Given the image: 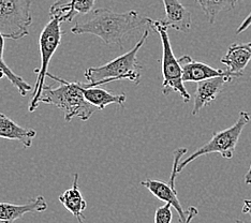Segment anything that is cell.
Returning a JSON list of instances; mask_svg holds the SVG:
<instances>
[{
    "label": "cell",
    "instance_id": "9c48e42d",
    "mask_svg": "<svg viewBox=\"0 0 251 223\" xmlns=\"http://www.w3.org/2000/svg\"><path fill=\"white\" fill-rule=\"evenodd\" d=\"M141 185L145 187L158 199L171 204V206L177 211L181 223H185L187 221V211L182 209V206L177 197V191H176L174 181H169L168 184H165V182H162L158 179L147 178L141 181Z\"/></svg>",
    "mask_w": 251,
    "mask_h": 223
},
{
    "label": "cell",
    "instance_id": "44dd1931",
    "mask_svg": "<svg viewBox=\"0 0 251 223\" xmlns=\"http://www.w3.org/2000/svg\"><path fill=\"white\" fill-rule=\"evenodd\" d=\"M250 26H251V12H250V14L246 17V20H245V21L242 23L241 26L238 27V29L236 30V34H239V33H242L243 31L247 30Z\"/></svg>",
    "mask_w": 251,
    "mask_h": 223
},
{
    "label": "cell",
    "instance_id": "ba28073f",
    "mask_svg": "<svg viewBox=\"0 0 251 223\" xmlns=\"http://www.w3.org/2000/svg\"><path fill=\"white\" fill-rule=\"evenodd\" d=\"M234 76L231 73L226 71V74L221 76H216L205 81L199 82L197 85L196 94H195V103H193L192 115L196 116L202 108L212 104L218 95L225 88L226 83L231 82Z\"/></svg>",
    "mask_w": 251,
    "mask_h": 223
},
{
    "label": "cell",
    "instance_id": "7a4b0ae2",
    "mask_svg": "<svg viewBox=\"0 0 251 223\" xmlns=\"http://www.w3.org/2000/svg\"><path fill=\"white\" fill-rule=\"evenodd\" d=\"M48 76L58 82L60 85L56 88H50L49 85H44L42 94L38 100V104L44 103V104L54 105L60 108L65 113L66 122H71L74 117H77L83 122H87L98 110L85 98L83 83L68 82L50 73H48Z\"/></svg>",
    "mask_w": 251,
    "mask_h": 223
},
{
    "label": "cell",
    "instance_id": "d4e9b609",
    "mask_svg": "<svg viewBox=\"0 0 251 223\" xmlns=\"http://www.w3.org/2000/svg\"><path fill=\"white\" fill-rule=\"evenodd\" d=\"M245 184L251 185V163H250V168L247 172V174L245 175Z\"/></svg>",
    "mask_w": 251,
    "mask_h": 223
},
{
    "label": "cell",
    "instance_id": "2e32d148",
    "mask_svg": "<svg viewBox=\"0 0 251 223\" xmlns=\"http://www.w3.org/2000/svg\"><path fill=\"white\" fill-rule=\"evenodd\" d=\"M59 202L65 206V208L75 217L78 223H84V210L87 207V203L83 198L78 189V174L73 175V182L71 188L59 196Z\"/></svg>",
    "mask_w": 251,
    "mask_h": 223
},
{
    "label": "cell",
    "instance_id": "3957f363",
    "mask_svg": "<svg viewBox=\"0 0 251 223\" xmlns=\"http://www.w3.org/2000/svg\"><path fill=\"white\" fill-rule=\"evenodd\" d=\"M150 32V27L144 29L143 36L141 37L139 42L127 53L121 55L103 66L88 68L84 73L85 78L89 82L88 86L97 87V86L114 81H122V79H129L131 82L140 84L142 66L139 64L136 56H138L140 49L146 42Z\"/></svg>",
    "mask_w": 251,
    "mask_h": 223
},
{
    "label": "cell",
    "instance_id": "7c38bea8",
    "mask_svg": "<svg viewBox=\"0 0 251 223\" xmlns=\"http://www.w3.org/2000/svg\"><path fill=\"white\" fill-rule=\"evenodd\" d=\"M48 209V203L42 196L30 199L26 204L0 203V222L13 223L23 216L30 213H43Z\"/></svg>",
    "mask_w": 251,
    "mask_h": 223
},
{
    "label": "cell",
    "instance_id": "7402d4cb",
    "mask_svg": "<svg viewBox=\"0 0 251 223\" xmlns=\"http://www.w3.org/2000/svg\"><path fill=\"white\" fill-rule=\"evenodd\" d=\"M243 213L249 215L250 218H251V198H246L244 199V207H243ZM236 223H246V222H243V221H239L237 220ZM251 223V222H250Z\"/></svg>",
    "mask_w": 251,
    "mask_h": 223
},
{
    "label": "cell",
    "instance_id": "9a60e30c",
    "mask_svg": "<svg viewBox=\"0 0 251 223\" xmlns=\"http://www.w3.org/2000/svg\"><path fill=\"white\" fill-rule=\"evenodd\" d=\"M37 136V131L21 127L3 113H0V137L5 140L19 141L24 148H29Z\"/></svg>",
    "mask_w": 251,
    "mask_h": 223
},
{
    "label": "cell",
    "instance_id": "ac0fdd59",
    "mask_svg": "<svg viewBox=\"0 0 251 223\" xmlns=\"http://www.w3.org/2000/svg\"><path fill=\"white\" fill-rule=\"evenodd\" d=\"M206 15L208 23L214 25L217 16L222 11H230L242 0H196Z\"/></svg>",
    "mask_w": 251,
    "mask_h": 223
},
{
    "label": "cell",
    "instance_id": "277c9868",
    "mask_svg": "<svg viewBox=\"0 0 251 223\" xmlns=\"http://www.w3.org/2000/svg\"><path fill=\"white\" fill-rule=\"evenodd\" d=\"M150 28L151 30L156 31L161 39L162 43V93L164 96H168L171 91L177 93L185 103H188L191 100V96L188 93L184 86L182 81V72L181 67L179 65L178 59L176 58L172 45L169 38V27L165 24L164 21H152L150 20Z\"/></svg>",
    "mask_w": 251,
    "mask_h": 223
},
{
    "label": "cell",
    "instance_id": "8fae6325",
    "mask_svg": "<svg viewBox=\"0 0 251 223\" xmlns=\"http://www.w3.org/2000/svg\"><path fill=\"white\" fill-rule=\"evenodd\" d=\"M96 0H57L50 9V19L71 22L76 14H87L93 11Z\"/></svg>",
    "mask_w": 251,
    "mask_h": 223
},
{
    "label": "cell",
    "instance_id": "4fadbf2b",
    "mask_svg": "<svg viewBox=\"0 0 251 223\" xmlns=\"http://www.w3.org/2000/svg\"><path fill=\"white\" fill-rule=\"evenodd\" d=\"M165 10L164 23L169 28L188 32L191 29V12L179 0H162Z\"/></svg>",
    "mask_w": 251,
    "mask_h": 223
},
{
    "label": "cell",
    "instance_id": "52a82bcc",
    "mask_svg": "<svg viewBox=\"0 0 251 223\" xmlns=\"http://www.w3.org/2000/svg\"><path fill=\"white\" fill-rule=\"evenodd\" d=\"M31 0H0V32L5 39L20 40L29 34Z\"/></svg>",
    "mask_w": 251,
    "mask_h": 223
},
{
    "label": "cell",
    "instance_id": "d6986e66",
    "mask_svg": "<svg viewBox=\"0 0 251 223\" xmlns=\"http://www.w3.org/2000/svg\"><path fill=\"white\" fill-rule=\"evenodd\" d=\"M0 71H2L4 73L5 77H7L11 82V84H12L14 87L19 90V93L22 97L27 96V94L32 90L31 86L27 82H25L24 79L22 78V76L16 75L15 73L11 71V69L4 64V61L1 57H0Z\"/></svg>",
    "mask_w": 251,
    "mask_h": 223
},
{
    "label": "cell",
    "instance_id": "5bb4252c",
    "mask_svg": "<svg viewBox=\"0 0 251 223\" xmlns=\"http://www.w3.org/2000/svg\"><path fill=\"white\" fill-rule=\"evenodd\" d=\"M251 60V43H234L227 50L226 56L221 58V64L227 67V72L234 77H241Z\"/></svg>",
    "mask_w": 251,
    "mask_h": 223
},
{
    "label": "cell",
    "instance_id": "8992f818",
    "mask_svg": "<svg viewBox=\"0 0 251 223\" xmlns=\"http://www.w3.org/2000/svg\"><path fill=\"white\" fill-rule=\"evenodd\" d=\"M60 24L61 23L58 20L50 19V21L43 28L41 34H40L39 45L40 54H41V66L35 70V72L38 74V78L35 87L32 89V97L29 101V107H28V110L31 113L35 112L39 106L38 100L42 94L45 77L48 76L50 61L61 42V37L64 32L61 31Z\"/></svg>",
    "mask_w": 251,
    "mask_h": 223
},
{
    "label": "cell",
    "instance_id": "6da1fadb",
    "mask_svg": "<svg viewBox=\"0 0 251 223\" xmlns=\"http://www.w3.org/2000/svg\"><path fill=\"white\" fill-rule=\"evenodd\" d=\"M150 17L141 16L131 10L116 13L108 9H97L91 17L84 23H76L71 28L73 34H93L100 38L108 47L124 49V38L128 33L141 28L150 27Z\"/></svg>",
    "mask_w": 251,
    "mask_h": 223
},
{
    "label": "cell",
    "instance_id": "cb8c5ba5",
    "mask_svg": "<svg viewBox=\"0 0 251 223\" xmlns=\"http://www.w3.org/2000/svg\"><path fill=\"white\" fill-rule=\"evenodd\" d=\"M4 36L0 32V57H3V50H4Z\"/></svg>",
    "mask_w": 251,
    "mask_h": 223
},
{
    "label": "cell",
    "instance_id": "e0dca14e",
    "mask_svg": "<svg viewBox=\"0 0 251 223\" xmlns=\"http://www.w3.org/2000/svg\"><path fill=\"white\" fill-rule=\"evenodd\" d=\"M83 91L86 100L98 110H104L110 104H118L124 107L126 100H127V97L125 94L115 95L103 88L88 86V84H84Z\"/></svg>",
    "mask_w": 251,
    "mask_h": 223
},
{
    "label": "cell",
    "instance_id": "5b68a950",
    "mask_svg": "<svg viewBox=\"0 0 251 223\" xmlns=\"http://www.w3.org/2000/svg\"><path fill=\"white\" fill-rule=\"evenodd\" d=\"M250 122V115L247 112H241L237 120L230 128L225 129L219 132L213 134L212 139L208 143L203 145L201 148H199L197 151L190 154L187 159L182 160L178 165V173L184 170L188 164L195 161L199 157L205 156L209 153H220L222 158L225 159H232L235 152V148L239 141V137L243 132L244 128Z\"/></svg>",
    "mask_w": 251,
    "mask_h": 223
},
{
    "label": "cell",
    "instance_id": "30bf717a",
    "mask_svg": "<svg viewBox=\"0 0 251 223\" xmlns=\"http://www.w3.org/2000/svg\"><path fill=\"white\" fill-rule=\"evenodd\" d=\"M182 72V81L187 82H202L205 79L221 76L226 74V71L217 70L203 62L192 59L190 56L185 55L178 59Z\"/></svg>",
    "mask_w": 251,
    "mask_h": 223
},
{
    "label": "cell",
    "instance_id": "ffe728a7",
    "mask_svg": "<svg viewBox=\"0 0 251 223\" xmlns=\"http://www.w3.org/2000/svg\"><path fill=\"white\" fill-rule=\"evenodd\" d=\"M171 204L165 203L156 210L155 214V223H171L173 219V214L171 210Z\"/></svg>",
    "mask_w": 251,
    "mask_h": 223
},
{
    "label": "cell",
    "instance_id": "603a6c76",
    "mask_svg": "<svg viewBox=\"0 0 251 223\" xmlns=\"http://www.w3.org/2000/svg\"><path fill=\"white\" fill-rule=\"evenodd\" d=\"M198 214H199L198 209L196 207H193V206H191V207H189V209L187 210V221L185 223H190Z\"/></svg>",
    "mask_w": 251,
    "mask_h": 223
}]
</instances>
